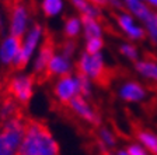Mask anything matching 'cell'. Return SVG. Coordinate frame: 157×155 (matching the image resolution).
Instances as JSON below:
<instances>
[{
  "instance_id": "cell-1",
  "label": "cell",
  "mask_w": 157,
  "mask_h": 155,
  "mask_svg": "<svg viewBox=\"0 0 157 155\" xmlns=\"http://www.w3.org/2000/svg\"><path fill=\"white\" fill-rule=\"evenodd\" d=\"M60 147L52 131L38 120H28L17 155H59Z\"/></svg>"
},
{
  "instance_id": "cell-2",
  "label": "cell",
  "mask_w": 157,
  "mask_h": 155,
  "mask_svg": "<svg viewBox=\"0 0 157 155\" xmlns=\"http://www.w3.org/2000/svg\"><path fill=\"white\" fill-rule=\"evenodd\" d=\"M25 126L27 120L20 115L0 124V155H17Z\"/></svg>"
},
{
  "instance_id": "cell-3",
  "label": "cell",
  "mask_w": 157,
  "mask_h": 155,
  "mask_svg": "<svg viewBox=\"0 0 157 155\" xmlns=\"http://www.w3.org/2000/svg\"><path fill=\"white\" fill-rule=\"evenodd\" d=\"M45 29L41 24H31L29 29L24 34L21 38V45H20V53L17 61L14 65L16 70H24L28 67V65L33 61L35 53L38 52L39 46L45 41Z\"/></svg>"
},
{
  "instance_id": "cell-4",
  "label": "cell",
  "mask_w": 157,
  "mask_h": 155,
  "mask_svg": "<svg viewBox=\"0 0 157 155\" xmlns=\"http://www.w3.org/2000/svg\"><path fill=\"white\" fill-rule=\"evenodd\" d=\"M35 77L27 73H16L4 84V92L7 97L13 98L20 106L27 105L34 97Z\"/></svg>"
},
{
  "instance_id": "cell-5",
  "label": "cell",
  "mask_w": 157,
  "mask_h": 155,
  "mask_svg": "<svg viewBox=\"0 0 157 155\" xmlns=\"http://www.w3.org/2000/svg\"><path fill=\"white\" fill-rule=\"evenodd\" d=\"M75 63L76 73H80L94 83L104 80L107 76V61L104 53H87L83 50L77 55Z\"/></svg>"
},
{
  "instance_id": "cell-6",
  "label": "cell",
  "mask_w": 157,
  "mask_h": 155,
  "mask_svg": "<svg viewBox=\"0 0 157 155\" xmlns=\"http://www.w3.org/2000/svg\"><path fill=\"white\" fill-rule=\"evenodd\" d=\"M52 94L58 103L67 106L70 101L80 97V83H78V73L59 77L52 85Z\"/></svg>"
},
{
  "instance_id": "cell-7",
  "label": "cell",
  "mask_w": 157,
  "mask_h": 155,
  "mask_svg": "<svg viewBox=\"0 0 157 155\" xmlns=\"http://www.w3.org/2000/svg\"><path fill=\"white\" fill-rule=\"evenodd\" d=\"M115 24L121 34L131 42H142L146 39V31L133 16L126 10L118 11L115 14Z\"/></svg>"
},
{
  "instance_id": "cell-8",
  "label": "cell",
  "mask_w": 157,
  "mask_h": 155,
  "mask_svg": "<svg viewBox=\"0 0 157 155\" xmlns=\"http://www.w3.org/2000/svg\"><path fill=\"white\" fill-rule=\"evenodd\" d=\"M31 27V16L27 4L24 3H16L10 13V21H9V35L23 38L24 34L27 32Z\"/></svg>"
},
{
  "instance_id": "cell-9",
  "label": "cell",
  "mask_w": 157,
  "mask_h": 155,
  "mask_svg": "<svg viewBox=\"0 0 157 155\" xmlns=\"http://www.w3.org/2000/svg\"><path fill=\"white\" fill-rule=\"evenodd\" d=\"M69 110L72 112V115H75L77 119L86 122L87 124L91 126H100L101 124V116L97 112L93 103L90 102V99L83 97H77L73 101H70V103L67 105Z\"/></svg>"
},
{
  "instance_id": "cell-10",
  "label": "cell",
  "mask_w": 157,
  "mask_h": 155,
  "mask_svg": "<svg viewBox=\"0 0 157 155\" xmlns=\"http://www.w3.org/2000/svg\"><path fill=\"white\" fill-rule=\"evenodd\" d=\"M117 95L125 103H142L147 98V90L140 81L125 80L118 85Z\"/></svg>"
},
{
  "instance_id": "cell-11",
  "label": "cell",
  "mask_w": 157,
  "mask_h": 155,
  "mask_svg": "<svg viewBox=\"0 0 157 155\" xmlns=\"http://www.w3.org/2000/svg\"><path fill=\"white\" fill-rule=\"evenodd\" d=\"M76 71V63L75 59L66 57L62 53H59L58 50L55 52L51 57L46 67V77H53V78H59V77H65V76L73 74Z\"/></svg>"
},
{
  "instance_id": "cell-12",
  "label": "cell",
  "mask_w": 157,
  "mask_h": 155,
  "mask_svg": "<svg viewBox=\"0 0 157 155\" xmlns=\"http://www.w3.org/2000/svg\"><path fill=\"white\" fill-rule=\"evenodd\" d=\"M21 39L13 35H7L0 42V65L6 68H14L20 53Z\"/></svg>"
},
{
  "instance_id": "cell-13",
  "label": "cell",
  "mask_w": 157,
  "mask_h": 155,
  "mask_svg": "<svg viewBox=\"0 0 157 155\" xmlns=\"http://www.w3.org/2000/svg\"><path fill=\"white\" fill-rule=\"evenodd\" d=\"M56 52V48L49 39H45L44 43L39 46L38 52L35 53L31 66H33V76L34 77H44L46 74V67L52 57V55Z\"/></svg>"
},
{
  "instance_id": "cell-14",
  "label": "cell",
  "mask_w": 157,
  "mask_h": 155,
  "mask_svg": "<svg viewBox=\"0 0 157 155\" xmlns=\"http://www.w3.org/2000/svg\"><path fill=\"white\" fill-rule=\"evenodd\" d=\"M95 138H97L98 147L104 151V154L111 152L118 147V137L115 131L108 126L100 124L97 127V133H95Z\"/></svg>"
},
{
  "instance_id": "cell-15",
  "label": "cell",
  "mask_w": 157,
  "mask_h": 155,
  "mask_svg": "<svg viewBox=\"0 0 157 155\" xmlns=\"http://www.w3.org/2000/svg\"><path fill=\"white\" fill-rule=\"evenodd\" d=\"M133 68L137 76H140L146 81L157 83V60L150 57L139 59L133 63Z\"/></svg>"
},
{
  "instance_id": "cell-16",
  "label": "cell",
  "mask_w": 157,
  "mask_h": 155,
  "mask_svg": "<svg viewBox=\"0 0 157 155\" xmlns=\"http://www.w3.org/2000/svg\"><path fill=\"white\" fill-rule=\"evenodd\" d=\"M82 36L83 39L88 38H104V25L100 18L93 17H82Z\"/></svg>"
},
{
  "instance_id": "cell-17",
  "label": "cell",
  "mask_w": 157,
  "mask_h": 155,
  "mask_svg": "<svg viewBox=\"0 0 157 155\" xmlns=\"http://www.w3.org/2000/svg\"><path fill=\"white\" fill-rule=\"evenodd\" d=\"M125 10L129 11L140 24H143L154 13V10H151L143 0H133L131 3H126L125 4Z\"/></svg>"
},
{
  "instance_id": "cell-18",
  "label": "cell",
  "mask_w": 157,
  "mask_h": 155,
  "mask_svg": "<svg viewBox=\"0 0 157 155\" xmlns=\"http://www.w3.org/2000/svg\"><path fill=\"white\" fill-rule=\"evenodd\" d=\"M136 141L143 146L151 155H157V133L149 129L137 130Z\"/></svg>"
},
{
  "instance_id": "cell-19",
  "label": "cell",
  "mask_w": 157,
  "mask_h": 155,
  "mask_svg": "<svg viewBox=\"0 0 157 155\" xmlns=\"http://www.w3.org/2000/svg\"><path fill=\"white\" fill-rule=\"evenodd\" d=\"M82 17L80 16H70L63 23V36L65 39H77L82 35Z\"/></svg>"
},
{
  "instance_id": "cell-20",
  "label": "cell",
  "mask_w": 157,
  "mask_h": 155,
  "mask_svg": "<svg viewBox=\"0 0 157 155\" xmlns=\"http://www.w3.org/2000/svg\"><path fill=\"white\" fill-rule=\"evenodd\" d=\"M69 2L80 17H93V18L101 17V9L90 3L88 0H69Z\"/></svg>"
},
{
  "instance_id": "cell-21",
  "label": "cell",
  "mask_w": 157,
  "mask_h": 155,
  "mask_svg": "<svg viewBox=\"0 0 157 155\" xmlns=\"http://www.w3.org/2000/svg\"><path fill=\"white\" fill-rule=\"evenodd\" d=\"M20 105L10 97H4L0 99V122L3 123L6 120L11 119L14 116H18Z\"/></svg>"
},
{
  "instance_id": "cell-22",
  "label": "cell",
  "mask_w": 157,
  "mask_h": 155,
  "mask_svg": "<svg viewBox=\"0 0 157 155\" xmlns=\"http://www.w3.org/2000/svg\"><path fill=\"white\" fill-rule=\"evenodd\" d=\"M66 0H41V10L45 17L56 18L65 11Z\"/></svg>"
},
{
  "instance_id": "cell-23",
  "label": "cell",
  "mask_w": 157,
  "mask_h": 155,
  "mask_svg": "<svg viewBox=\"0 0 157 155\" xmlns=\"http://www.w3.org/2000/svg\"><path fill=\"white\" fill-rule=\"evenodd\" d=\"M118 52H119V55H121L122 57L132 61V63H135L136 60L140 59L139 48H137L133 42H131V41H124V42L119 43V45H118Z\"/></svg>"
},
{
  "instance_id": "cell-24",
  "label": "cell",
  "mask_w": 157,
  "mask_h": 155,
  "mask_svg": "<svg viewBox=\"0 0 157 155\" xmlns=\"http://www.w3.org/2000/svg\"><path fill=\"white\" fill-rule=\"evenodd\" d=\"M142 25H143L144 31H146V38L151 43L157 45V11H154Z\"/></svg>"
},
{
  "instance_id": "cell-25",
  "label": "cell",
  "mask_w": 157,
  "mask_h": 155,
  "mask_svg": "<svg viewBox=\"0 0 157 155\" xmlns=\"http://www.w3.org/2000/svg\"><path fill=\"white\" fill-rule=\"evenodd\" d=\"M59 53H62L63 56L66 57H70V59H75L77 57V52H78V48H77V43H76L75 39H65L60 45H59V49H56Z\"/></svg>"
},
{
  "instance_id": "cell-26",
  "label": "cell",
  "mask_w": 157,
  "mask_h": 155,
  "mask_svg": "<svg viewBox=\"0 0 157 155\" xmlns=\"http://www.w3.org/2000/svg\"><path fill=\"white\" fill-rule=\"evenodd\" d=\"M104 38H88L84 39V49L87 53H102L104 50Z\"/></svg>"
},
{
  "instance_id": "cell-27",
  "label": "cell",
  "mask_w": 157,
  "mask_h": 155,
  "mask_svg": "<svg viewBox=\"0 0 157 155\" xmlns=\"http://www.w3.org/2000/svg\"><path fill=\"white\" fill-rule=\"evenodd\" d=\"M78 83H80V97L90 99L94 92V81L78 73Z\"/></svg>"
},
{
  "instance_id": "cell-28",
  "label": "cell",
  "mask_w": 157,
  "mask_h": 155,
  "mask_svg": "<svg viewBox=\"0 0 157 155\" xmlns=\"http://www.w3.org/2000/svg\"><path fill=\"white\" fill-rule=\"evenodd\" d=\"M125 148H126V151H128V154H129V155H151L150 152L147 151L143 146H140L137 141L128 144Z\"/></svg>"
},
{
  "instance_id": "cell-29",
  "label": "cell",
  "mask_w": 157,
  "mask_h": 155,
  "mask_svg": "<svg viewBox=\"0 0 157 155\" xmlns=\"http://www.w3.org/2000/svg\"><path fill=\"white\" fill-rule=\"evenodd\" d=\"M107 6H109L114 11H122V10H125V3L124 0H108V4Z\"/></svg>"
},
{
  "instance_id": "cell-30",
  "label": "cell",
  "mask_w": 157,
  "mask_h": 155,
  "mask_svg": "<svg viewBox=\"0 0 157 155\" xmlns=\"http://www.w3.org/2000/svg\"><path fill=\"white\" fill-rule=\"evenodd\" d=\"M108 155H129L128 154V151H126V148H115V149H112L111 152H108Z\"/></svg>"
},
{
  "instance_id": "cell-31",
  "label": "cell",
  "mask_w": 157,
  "mask_h": 155,
  "mask_svg": "<svg viewBox=\"0 0 157 155\" xmlns=\"http://www.w3.org/2000/svg\"><path fill=\"white\" fill-rule=\"evenodd\" d=\"M90 3H93L94 6L100 7V9H102V7H105L108 4V0H88Z\"/></svg>"
},
{
  "instance_id": "cell-32",
  "label": "cell",
  "mask_w": 157,
  "mask_h": 155,
  "mask_svg": "<svg viewBox=\"0 0 157 155\" xmlns=\"http://www.w3.org/2000/svg\"><path fill=\"white\" fill-rule=\"evenodd\" d=\"M143 2H144V3H146L149 7H150L151 10L157 11V0H143Z\"/></svg>"
},
{
  "instance_id": "cell-33",
  "label": "cell",
  "mask_w": 157,
  "mask_h": 155,
  "mask_svg": "<svg viewBox=\"0 0 157 155\" xmlns=\"http://www.w3.org/2000/svg\"><path fill=\"white\" fill-rule=\"evenodd\" d=\"M3 95H4V83L2 80V77H0V99L3 98Z\"/></svg>"
},
{
  "instance_id": "cell-34",
  "label": "cell",
  "mask_w": 157,
  "mask_h": 155,
  "mask_svg": "<svg viewBox=\"0 0 157 155\" xmlns=\"http://www.w3.org/2000/svg\"><path fill=\"white\" fill-rule=\"evenodd\" d=\"M131 2H133V0H124V3L126 4V3H131Z\"/></svg>"
},
{
  "instance_id": "cell-35",
  "label": "cell",
  "mask_w": 157,
  "mask_h": 155,
  "mask_svg": "<svg viewBox=\"0 0 157 155\" xmlns=\"http://www.w3.org/2000/svg\"><path fill=\"white\" fill-rule=\"evenodd\" d=\"M101 155H108V154H101Z\"/></svg>"
}]
</instances>
